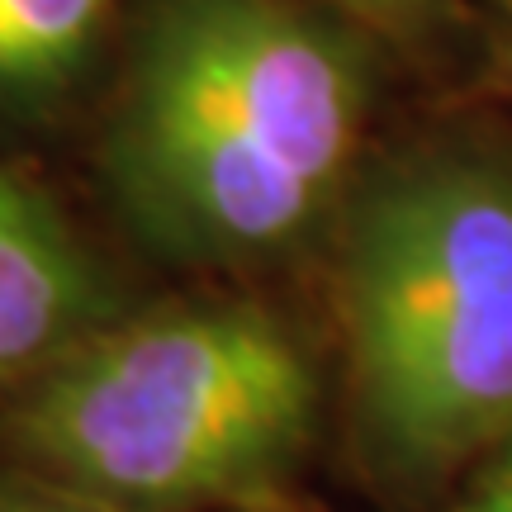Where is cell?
Instances as JSON below:
<instances>
[{"label":"cell","mask_w":512,"mask_h":512,"mask_svg":"<svg viewBox=\"0 0 512 512\" xmlns=\"http://www.w3.org/2000/svg\"><path fill=\"white\" fill-rule=\"evenodd\" d=\"M0 512H105L34 475H0Z\"/></svg>","instance_id":"obj_6"},{"label":"cell","mask_w":512,"mask_h":512,"mask_svg":"<svg viewBox=\"0 0 512 512\" xmlns=\"http://www.w3.org/2000/svg\"><path fill=\"white\" fill-rule=\"evenodd\" d=\"M347 356L370 456L432 479L512 432V181L422 162L347 233Z\"/></svg>","instance_id":"obj_3"},{"label":"cell","mask_w":512,"mask_h":512,"mask_svg":"<svg viewBox=\"0 0 512 512\" xmlns=\"http://www.w3.org/2000/svg\"><path fill=\"white\" fill-rule=\"evenodd\" d=\"M110 0H0V91H48L91 48Z\"/></svg>","instance_id":"obj_5"},{"label":"cell","mask_w":512,"mask_h":512,"mask_svg":"<svg viewBox=\"0 0 512 512\" xmlns=\"http://www.w3.org/2000/svg\"><path fill=\"white\" fill-rule=\"evenodd\" d=\"M460 512H512V432L494 446V460L484 465Z\"/></svg>","instance_id":"obj_7"},{"label":"cell","mask_w":512,"mask_h":512,"mask_svg":"<svg viewBox=\"0 0 512 512\" xmlns=\"http://www.w3.org/2000/svg\"><path fill=\"white\" fill-rule=\"evenodd\" d=\"M361 81L280 0H162L114 133L119 185L162 238L256 252L294 238L342 176Z\"/></svg>","instance_id":"obj_1"},{"label":"cell","mask_w":512,"mask_h":512,"mask_svg":"<svg viewBox=\"0 0 512 512\" xmlns=\"http://www.w3.org/2000/svg\"><path fill=\"white\" fill-rule=\"evenodd\" d=\"M356 10H366V15H403V10H413L418 0H347Z\"/></svg>","instance_id":"obj_8"},{"label":"cell","mask_w":512,"mask_h":512,"mask_svg":"<svg viewBox=\"0 0 512 512\" xmlns=\"http://www.w3.org/2000/svg\"><path fill=\"white\" fill-rule=\"evenodd\" d=\"M318 384L256 309H190L95 337L10 413L34 479L105 512L256 503L309 451Z\"/></svg>","instance_id":"obj_2"},{"label":"cell","mask_w":512,"mask_h":512,"mask_svg":"<svg viewBox=\"0 0 512 512\" xmlns=\"http://www.w3.org/2000/svg\"><path fill=\"white\" fill-rule=\"evenodd\" d=\"M95 313V280L53 209L0 176V375L48 361Z\"/></svg>","instance_id":"obj_4"}]
</instances>
